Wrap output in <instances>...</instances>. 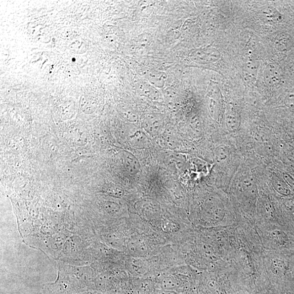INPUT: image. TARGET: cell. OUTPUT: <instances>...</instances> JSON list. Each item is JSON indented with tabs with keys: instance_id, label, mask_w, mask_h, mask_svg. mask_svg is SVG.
I'll return each mask as SVG.
<instances>
[{
	"instance_id": "1",
	"label": "cell",
	"mask_w": 294,
	"mask_h": 294,
	"mask_svg": "<svg viewBox=\"0 0 294 294\" xmlns=\"http://www.w3.org/2000/svg\"><path fill=\"white\" fill-rule=\"evenodd\" d=\"M205 207L208 214L213 221H221L225 216L222 203L215 198L208 199L205 203Z\"/></svg>"
},
{
	"instance_id": "2",
	"label": "cell",
	"mask_w": 294,
	"mask_h": 294,
	"mask_svg": "<svg viewBox=\"0 0 294 294\" xmlns=\"http://www.w3.org/2000/svg\"><path fill=\"white\" fill-rule=\"evenodd\" d=\"M265 82L269 85H274L279 83L281 79L280 67L275 64H269L264 71Z\"/></svg>"
},
{
	"instance_id": "3",
	"label": "cell",
	"mask_w": 294,
	"mask_h": 294,
	"mask_svg": "<svg viewBox=\"0 0 294 294\" xmlns=\"http://www.w3.org/2000/svg\"><path fill=\"white\" fill-rule=\"evenodd\" d=\"M225 124L227 130L235 132L239 129L240 119L236 111L231 108L228 109L225 116Z\"/></svg>"
},
{
	"instance_id": "4",
	"label": "cell",
	"mask_w": 294,
	"mask_h": 294,
	"mask_svg": "<svg viewBox=\"0 0 294 294\" xmlns=\"http://www.w3.org/2000/svg\"><path fill=\"white\" fill-rule=\"evenodd\" d=\"M128 250L134 257H140L146 253V247L141 239H135L128 244Z\"/></svg>"
},
{
	"instance_id": "5",
	"label": "cell",
	"mask_w": 294,
	"mask_h": 294,
	"mask_svg": "<svg viewBox=\"0 0 294 294\" xmlns=\"http://www.w3.org/2000/svg\"><path fill=\"white\" fill-rule=\"evenodd\" d=\"M272 185L277 193L282 196H288L292 194L290 187L284 179L278 177L277 176H274L272 178Z\"/></svg>"
},
{
	"instance_id": "6",
	"label": "cell",
	"mask_w": 294,
	"mask_h": 294,
	"mask_svg": "<svg viewBox=\"0 0 294 294\" xmlns=\"http://www.w3.org/2000/svg\"><path fill=\"white\" fill-rule=\"evenodd\" d=\"M139 211L146 216L156 215L159 210L158 205L151 201H144L138 207Z\"/></svg>"
},
{
	"instance_id": "7",
	"label": "cell",
	"mask_w": 294,
	"mask_h": 294,
	"mask_svg": "<svg viewBox=\"0 0 294 294\" xmlns=\"http://www.w3.org/2000/svg\"><path fill=\"white\" fill-rule=\"evenodd\" d=\"M270 269L274 275L277 276H282L286 274L288 268L284 260L275 258L271 261Z\"/></svg>"
},
{
	"instance_id": "8",
	"label": "cell",
	"mask_w": 294,
	"mask_h": 294,
	"mask_svg": "<svg viewBox=\"0 0 294 294\" xmlns=\"http://www.w3.org/2000/svg\"><path fill=\"white\" fill-rule=\"evenodd\" d=\"M181 286V281L177 277L169 276L166 277L161 282L163 290L174 291Z\"/></svg>"
},
{
	"instance_id": "9",
	"label": "cell",
	"mask_w": 294,
	"mask_h": 294,
	"mask_svg": "<svg viewBox=\"0 0 294 294\" xmlns=\"http://www.w3.org/2000/svg\"><path fill=\"white\" fill-rule=\"evenodd\" d=\"M125 159L128 170L133 174H137L141 168L138 160L135 156L129 152H126Z\"/></svg>"
},
{
	"instance_id": "10",
	"label": "cell",
	"mask_w": 294,
	"mask_h": 294,
	"mask_svg": "<svg viewBox=\"0 0 294 294\" xmlns=\"http://www.w3.org/2000/svg\"><path fill=\"white\" fill-rule=\"evenodd\" d=\"M229 158V151L225 146H220L215 151V161L218 164H225Z\"/></svg>"
},
{
	"instance_id": "11",
	"label": "cell",
	"mask_w": 294,
	"mask_h": 294,
	"mask_svg": "<svg viewBox=\"0 0 294 294\" xmlns=\"http://www.w3.org/2000/svg\"><path fill=\"white\" fill-rule=\"evenodd\" d=\"M271 235L274 242L278 245L284 246L288 242L287 234L281 230H275L271 233Z\"/></svg>"
},
{
	"instance_id": "12",
	"label": "cell",
	"mask_w": 294,
	"mask_h": 294,
	"mask_svg": "<svg viewBox=\"0 0 294 294\" xmlns=\"http://www.w3.org/2000/svg\"><path fill=\"white\" fill-rule=\"evenodd\" d=\"M132 137H133L132 138L133 146L141 147L147 146L148 140L144 133H141L140 131L135 132L133 133Z\"/></svg>"
},
{
	"instance_id": "13",
	"label": "cell",
	"mask_w": 294,
	"mask_h": 294,
	"mask_svg": "<svg viewBox=\"0 0 294 294\" xmlns=\"http://www.w3.org/2000/svg\"><path fill=\"white\" fill-rule=\"evenodd\" d=\"M131 269L133 272L138 274H143L145 271V265L143 262L138 259H133L131 264Z\"/></svg>"
},
{
	"instance_id": "14",
	"label": "cell",
	"mask_w": 294,
	"mask_h": 294,
	"mask_svg": "<svg viewBox=\"0 0 294 294\" xmlns=\"http://www.w3.org/2000/svg\"><path fill=\"white\" fill-rule=\"evenodd\" d=\"M262 207H263V210L266 215L269 217L273 216V208H272L271 203L268 199L264 198L262 201Z\"/></svg>"
},
{
	"instance_id": "15",
	"label": "cell",
	"mask_w": 294,
	"mask_h": 294,
	"mask_svg": "<svg viewBox=\"0 0 294 294\" xmlns=\"http://www.w3.org/2000/svg\"><path fill=\"white\" fill-rule=\"evenodd\" d=\"M268 19H270L271 21H279L281 19V16L279 12L275 8H270L264 12Z\"/></svg>"
},
{
	"instance_id": "16",
	"label": "cell",
	"mask_w": 294,
	"mask_h": 294,
	"mask_svg": "<svg viewBox=\"0 0 294 294\" xmlns=\"http://www.w3.org/2000/svg\"><path fill=\"white\" fill-rule=\"evenodd\" d=\"M162 227L165 231L168 232H173L178 229L177 224L169 221H166L163 222Z\"/></svg>"
},
{
	"instance_id": "17",
	"label": "cell",
	"mask_w": 294,
	"mask_h": 294,
	"mask_svg": "<svg viewBox=\"0 0 294 294\" xmlns=\"http://www.w3.org/2000/svg\"><path fill=\"white\" fill-rule=\"evenodd\" d=\"M285 104L289 108H294V87L286 95Z\"/></svg>"
},
{
	"instance_id": "18",
	"label": "cell",
	"mask_w": 294,
	"mask_h": 294,
	"mask_svg": "<svg viewBox=\"0 0 294 294\" xmlns=\"http://www.w3.org/2000/svg\"><path fill=\"white\" fill-rule=\"evenodd\" d=\"M152 288V283L151 281H145L142 282L140 285L141 290L146 292L151 290Z\"/></svg>"
},
{
	"instance_id": "19",
	"label": "cell",
	"mask_w": 294,
	"mask_h": 294,
	"mask_svg": "<svg viewBox=\"0 0 294 294\" xmlns=\"http://www.w3.org/2000/svg\"><path fill=\"white\" fill-rule=\"evenodd\" d=\"M283 179L290 187L294 190V179L291 175L287 173H283Z\"/></svg>"
},
{
	"instance_id": "20",
	"label": "cell",
	"mask_w": 294,
	"mask_h": 294,
	"mask_svg": "<svg viewBox=\"0 0 294 294\" xmlns=\"http://www.w3.org/2000/svg\"><path fill=\"white\" fill-rule=\"evenodd\" d=\"M159 294H177V293H176V292L174 291L163 290L162 292H160Z\"/></svg>"
},
{
	"instance_id": "21",
	"label": "cell",
	"mask_w": 294,
	"mask_h": 294,
	"mask_svg": "<svg viewBox=\"0 0 294 294\" xmlns=\"http://www.w3.org/2000/svg\"><path fill=\"white\" fill-rule=\"evenodd\" d=\"M291 210H292L293 215L294 216V204L291 207Z\"/></svg>"
},
{
	"instance_id": "22",
	"label": "cell",
	"mask_w": 294,
	"mask_h": 294,
	"mask_svg": "<svg viewBox=\"0 0 294 294\" xmlns=\"http://www.w3.org/2000/svg\"></svg>"
},
{
	"instance_id": "23",
	"label": "cell",
	"mask_w": 294,
	"mask_h": 294,
	"mask_svg": "<svg viewBox=\"0 0 294 294\" xmlns=\"http://www.w3.org/2000/svg\"></svg>"
}]
</instances>
